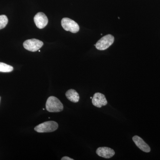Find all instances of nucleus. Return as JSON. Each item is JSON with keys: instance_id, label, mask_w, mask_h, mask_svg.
Listing matches in <instances>:
<instances>
[{"instance_id": "1", "label": "nucleus", "mask_w": 160, "mask_h": 160, "mask_svg": "<svg viewBox=\"0 0 160 160\" xmlns=\"http://www.w3.org/2000/svg\"><path fill=\"white\" fill-rule=\"evenodd\" d=\"M46 109L49 112H59L63 109V105L59 100L54 96L49 97L46 103Z\"/></svg>"}, {"instance_id": "2", "label": "nucleus", "mask_w": 160, "mask_h": 160, "mask_svg": "<svg viewBox=\"0 0 160 160\" xmlns=\"http://www.w3.org/2000/svg\"><path fill=\"white\" fill-rule=\"evenodd\" d=\"M58 125L54 121H48L39 124L36 126L34 130L40 133L52 132L58 129Z\"/></svg>"}, {"instance_id": "3", "label": "nucleus", "mask_w": 160, "mask_h": 160, "mask_svg": "<svg viewBox=\"0 0 160 160\" xmlns=\"http://www.w3.org/2000/svg\"><path fill=\"white\" fill-rule=\"evenodd\" d=\"M114 41V38L113 36L110 34L107 35L99 40L96 44H95L94 46L98 50H106L113 44Z\"/></svg>"}, {"instance_id": "4", "label": "nucleus", "mask_w": 160, "mask_h": 160, "mask_svg": "<svg viewBox=\"0 0 160 160\" xmlns=\"http://www.w3.org/2000/svg\"><path fill=\"white\" fill-rule=\"evenodd\" d=\"M61 24L63 29L72 33H77L79 30V26L73 20L69 18H64L62 20Z\"/></svg>"}, {"instance_id": "5", "label": "nucleus", "mask_w": 160, "mask_h": 160, "mask_svg": "<svg viewBox=\"0 0 160 160\" xmlns=\"http://www.w3.org/2000/svg\"><path fill=\"white\" fill-rule=\"evenodd\" d=\"M43 46V42L40 40L36 39L27 40L23 43V46L28 51L36 52Z\"/></svg>"}, {"instance_id": "6", "label": "nucleus", "mask_w": 160, "mask_h": 160, "mask_svg": "<svg viewBox=\"0 0 160 160\" xmlns=\"http://www.w3.org/2000/svg\"><path fill=\"white\" fill-rule=\"evenodd\" d=\"M34 21L37 27L40 29L45 28L48 23V18L46 15L42 12H38L35 16Z\"/></svg>"}, {"instance_id": "7", "label": "nucleus", "mask_w": 160, "mask_h": 160, "mask_svg": "<svg viewBox=\"0 0 160 160\" xmlns=\"http://www.w3.org/2000/svg\"><path fill=\"white\" fill-rule=\"evenodd\" d=\"M92 102L93 106L98 108H101L102 106H106L108 103L105 96L100 92L95 93Z\"/></svg>"}, {"instance_id": "8", "label": "nucleus", "mask_w": 160, "mask_h": 160, "mask_svg": "<svg viewBox=\"0 0 160 160\" xmlns=\"http://www.w3.org/2000/svg\"><path fill=\"white\" fill-rule=\"evenodd\" d=\"M97 154L99 156L105 158H110L115 155V152L113 149L109 147H99L96 150Z\"/></svg>"}, {"instance_id": "9", "label": "nucleus", "mask_w": 160, "mask_h": 160, "mask_svg": "<svg viewBox=\"0 0 160 160\" xmlns=\"http://www.w3.org/2000/svg\"><path fill=\"white\" fill-rule=\"evenodd\" d=\"M132 140L138 148H139L142 151L146 152H150L151 150L150 147L142 138L138 136H134L132 138Z\"/></svg>"}, {"instance_id": "10", "label": "nucleus", "mask_w": 160, "mask_h": 160, "mask_svg": "<svg viewBox=\"0 0 160 160\" xmlns=\"http://www.w3.org/2000/svg\"><path fill=\"white\" fill-rule=\"evenodd\" d=\"M66 95L67 99L72 102L76 103L79 102V95L74 89H70L68 90L66 92Z\"/></svg>"}, {"instance_id": "11", "label": "nucleus", "mask_w": 160, "mask_h": 160, "mask_svg": "<svg viewBox=\"0 0 160 160\" xmlns=\"http://www.w3.org/2000/svg\"><path fill=\"white\" fill-rule=\"evenodd\" d=\"M13 70V68L12 66L4 63L0 62V72H11Z\"/></svg>"}, {"instance_id": "12", "label": "nucleus", "mask_w": 160, "mask_h": 160, "mask_svg": "<svg viewBox=\"0 0 160 160\" xmlns=\"http://www.w3.org/2000/svg\"><path fill=\"white\" fill-rule=\"evenodd\" d=\"M8 18L5 15H0V29H2L8 24Z\"/></svg>"}, {"instance_id": "13", "label": "nucleus", "mask_w": 160, "mask_h": 160, "mask_svg": "<svg viewBox=\"0 0 160 160\" xmlns=\"http://www.w3.org/2000/svg\"><path fill=\"white\" fill-rule=\"evenodd\" d=\"M62 160H73V159L68 157H64L61 159Z\"/></svg>"}]
</instances>
